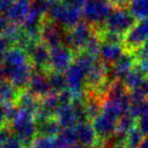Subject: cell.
Masks as SVG:
<instances>
[{"label": "cell", "instance_id": "6da1fadb", "mask_svg": "<svg viewBox=\"0 0 148 148\" xmlns=\"http://www.w3.org/2000/svg\"><path fill=\"white\" fill-rule=\"evenodd\" d=\"M10 125L15 136L22 141L26 148L37 137V121L32 111L19 108L17 115Z\"/></svg>", "mask_w": 148, "mask_h": 148}, {"label": "cell", "instance_id": "7a4b0ae2", "mask_svg": "<svg viewBox=\"0 0 148 148\" xmlns=\"http://www.w3.org/2000/svg\"><path fill=\"white\" fill-rule=\"evenodd\" d=\"M135 19L136 18L133 16L130 10L126 8H116L101 27L94 28L97 30L106 31L124 37V35L136 23Z\"/></svg>", "mask_w": 148, "mask_h": 148}, {"label": "cell", "instance_id": "3957f363", "mask_svg": "<svg viewBox=\"0 0 148 148\" xmlns=\"http://www.w3.org/2000/svg\"><path fill=\"white\" fill-rule=\"evenodd\" d=\"M114 10L108 0H87L82 8V17L88 24L101 27Z\"/></svg>", "mask_w": 148, "mask_h": 148}, {"label": "cell", "instance_id": "277c9868", "mask_svg": "<svg viewBox=\"0 0 148 148\" xmlns=\"http://www.w3.org/2000/svg\"><path fill=\"white\" fill-rule=\"evenodd\" d=\"M94 32L95 29L91 27L90 24L86 21H80L75 27L66 30L64 45L71 49L75 55L84 51L87 42Z\"/></svg>", "mask_w": 148, "mask_h": 148}, {"label": "cell", "instance_id": "5b68a950", "mask_svg": "<svg viewBox=\"0 0 148 148\" xmlns=\"http://www.w3.org/2000/svg\"><path fill=\"white\" fill-rule=\"evenodd\" d=\"M148 39V19L139 20L123 37L125 51L135 53L138 51Z\"/></svg>", "mask_w": 148, "mask_h": 148}, {"label": "cell", "instance_id": "8992f818", "mask_svg": "<svg viewBox=\"0 0 148 148\" xmlns=\"http://www.w3.org/2000/svg\"><path fill=\"white\" fill-rule=\"evenodd\" d=\"M74 53L65 45H58L50 49V71L63 73L69 69L74 62Z\"/></svg>", "mask_w": 148, "mask_h": 148}, {"label": "cell", "instance_id": "52a82bcc", "mask_svg": "<svg viewBox=\"0 0 148 148\" xmlns=\"http://www.w3.org/2000/svg\"><path fill=\"white\" fill-rule=\"evenodd\" d=\"M85 77L86 71L74 62L65 72L67 89L72 93L73 98H82L85 96Z\"/></svg>", "mask_w": 148, "mask_h": 148}, {"label": "cell", "instance_id": "ba28073f", "mask_svg": "<svg viewBox=\"0 0 148 148\" xmlns=\"http://www.w3.org/2000/svg\"><path fill=\"white\" fill-rule=\"evenodd\" d=\"M66 29L62 28L52 20L45 18L41 28V40L50 49L58 45H64Z\"/></svg>", "mask_w": 148, "mask_h": 148}, {"label": "cell", "instance_id": "9c48e42d", "mask_svg": "<svg viewBox=\"0 0 148 148\" xmlns=\"http://www.w3.org/2000/svg\"><path fill=\"white\" fill-rule=\"evenodd\" d=\"M30 62L37 71L50 72V49L42 41L31 45L26 49Z\"/></svg>", "mask_w": 148, "mask_h": 148}, {"label": "cell", "instance_id": "30bf717a", "mask_svg": "<svg viewBox=\"0 0 148 148\" xmlns=\"http://www.w3.org/2000/svg\"><path fill=\"white\" fill-rule=\"evenodd\" d=\"M108 66L101 60H97L89 68L85 77V87L88 91H94L108 80Z\"/></svg>", "mask_w": 148, "mask_h": 148}, {"label": "cell", "instance_id": "8fae6325", "mask_svg": "<svg viewBox=\"0 0 148 148\" xmlns=\"http://www.w3.org/2000/svg\"><path fill=\"white\" fill-rule=\"evenodd\" d=\"M136 66V57L134 53L125 51V53L117 60L115 64H112L109 73L112 78V81L114 80H121L123 79L133 70Z\"/></svg>", "mask_w": 148, "mask_h": 148}, {"label": "cell", "instance_id": "7c38bea8", "mask_svg": "<svg viewBox=\"0 0 148 148\" xmlns=\"http://www.w3.org/2000/svg\"><path fill=\"white\" fill-rule=\"evenodd\" d=\"M28 91L39 99H43L45 96L51 93L52 89L48 78V73L44 71H35L28 82Z\"/></svg>", "mask_w": 148, "mask_h": 148}, {"label": "cell", "instance_id": "4fadbf2b", "mask_svg": "<svg viewBox=\"0 0 148 148\" xmlns=\"http://www.w3.org/2000/svg\"><path fill=\"white\" fill-rule=\"evenodd\" d=\"M116 119L112 118L111 116L101 112L94 120L91 122L93 128L95 130L97 137L99 140L103 141H109L110 137L112 135H115L116 132V126H117Z\"/></svg>", "mask_w": 148, "mask_h": 148}, {"label": "cell", "instance_id": "5bb4252c", "mask_svg": "<svg viewBox=\"0 0 148 148\" xmlns=\"http://www.w3.org/2000/svg\"><path fill=\"white\" fill-rule=\"evenodd\" d=\"M77 135V141L79 145L84 146L86 148H94L99 142L95 130L93 128L92 124L89 121L79 122L75 127Z\"/></svg>", "mask_w": 148, "mask_h": 148}, {"label": "cell", "instance_id": "9a60e30c", "mask_svg": "<svg viewBox=\"0 0 148 148\" xmlns=\"http://www.w3.org/2000/svg\"><path fill=\"white\" fill-rule=\"evenodd\" d=\"M33 0H14L13 4L10 6L6 12V17L12 23L17 25L22 24L32 8Z\"/></svg>", "mask_w": 148, "mask_h": 148}, {"label": "cell", "instance_id": "2e32d148", "mask_svg": "<svg viewBox=\"0 0 148 148\" xmlns=\"http://www.w3.org/2000/svg\"><path fill=\"white\" fill-rule=\"evenodd\" d=\"M125 47L123 43L116 42H105L101 41L99 58L106 64H113L125 53Z\"/></svg>", "mask_w": 148, "mask_h": 148}, {"label": "cell", "instance_id": "e0dca14e", "mask_svg": "<svg viewBox=\"0 0 148 148\" xmlns=\"http://www.w3.org/2000/svg\"><path fill=\"white\" fill-rule=\"evenodd\" d=\"M56 120L59 122L62 129L66 128H75L79 123V120L75 114L74 110L72 109L71 105L60 106L55 113Z\"/></svg>", "mask_w": 148, "mask_h": 148}, {"label": "cell", "instance_id": "ac0fdd59", "mask_svg": "<svg viewBox=\"0 0 148 148\" xmlns=\"http://www.w3.org/2000/svg\"><path fill=\"white\" fill-rule=\"evenodd\" d=\"M137 126V119L133 117L130 113H126L122 115L117 121V126H116V132H115V136L117 139L122 141L124 143L125 138L128 135L132 129H134Z\"/></svg>", "mask_w": 148, "mask_h": 148}, {"label": "cell", "instance_id": "d6986e66", "mask_svg": "<svg viewBox=\"0 0 148 148\" xmlns=\"http://www.w3.org/2000/svg\"><path fill=\"white\" fill-rule=\"evenodd\" d=\"M19 90L9 81H0V104L7 105V104L16 103L18 97H19Z\"/></svg>", "mask_w": 148, "mask_h": 148}, {"label": "cell", "instance_id": "ffe728a7", "mask_svg": "<svg viewBox=\"0 0 148 148\" xmlns=\"http://www.w3.org/2000/svg\"><path fill=\"white\" fill-rule=\"evenodd\" d=\"M62 127L60 126L59 122L55 118H52L50 120L44 121L41 123H37V134L38 136L50 137L55 138L61 132Z\"/></svg>", "mask_w": 148, "mask_h": 148}, {"label": "cell", "instance_id": "44dd1931", "mask_svg": "<svg viewBox=\"0 0 148 148\" xmlns=\"http://www.w3.org/2000/svg\"><path fill=\"white\" fill-rule=\"evenodd\" d=\"M16 103H17L19 108L32 111L35 114L40 107L41 99H39L35 95H33L28 90H24V91H20L19 97H18Z\"/></svg>", "mask_w": 148, "mask_h": 148}, {"label": "cell", "instance_id": "7402d4cb", "mask_svg": "<svg viewBox=\"0 0 148 148\" xmlns=\"http://www.w3.org/2000/svg\"><path fill=\"white\" fill-rule=\"evenodd\" d=\"M78 142L75 128L62 129L57 137H55L56 148H67Z\"/></svg>", "mask_w": 148, "mask_h": 148}, {"label": "cell", "instance_id": "603a6c76", "mask_svg": "<svg viewBox=\"0 0 148 148\" xmlns=\"http://www.w3.org/2000/svg\"><path fill=\"white\" fill-rule=\"evenodd\" d=\"M145 78H146V75L136 66L123 79V82H124L127 90L129 92H132L133 90L136 89L142 83V81Z\"/></svg>", "mask_w": 148, "mask_h": 148}, {"label": "cell", "instance_id": "cb8c5ba5", "mask_svg": "<svg viewBox=\"0 0 148 148\" xmlns=\"http://www.w3.org/2000/svg\"><path fill=\"white\" fill-rule=\"evenodd\" d=\"M48 78L51 85V89L53 92L60 93L67 89V83H66L65 74L58 72H48Z\"/></svg>", "mask_w": 148, "mask_h": 148}, {"label": "cell", "instance_id": "d4e9b609", "mask_svg": "<svg viewBox=\"0 0 148 148\" xmlns=\"http://www.w3.org/2000/svg\"><path fill=\"white\" fill-rule=\"evenodd\" d=\"M131 102H148V76L140 85L130 92Z\"/></svg>", "mask_w": 148, "mask_h": 148}, {"label": "cell", "instance_id": "484cf974", "mask_svg": "<svg viewBox=\"0 0 148 148\" xmlns=\"http://www.w3.org/2000/svg\"><path fill=\"white\" fill-rule=\"evenodd\" d=\"M145 135L141 132V130L138 127H135L134 129L128 133L124 141V144L127 148H138L141 144L142 140L144 139Z\"/></svg>", "mask_w": 148, "mask_h": 148}, {"label": "cell", "instance_id": "4316f807", "mask_svg": "<svg viewBox=\"0 0 148 148\" xmlns=\"http://www.w3.org/2000/svg\"><path fill=\"white\" fill-rule=\"evenodd\" d=\"M26 148H56L55 138L37 136Z\"/></svg>", "mask_w": 148, "mask_h": 148}, {"label": "cell", "instance_id": "83f0119b", "mask_svg": "<svg viewBox=\"0 0 148 148\" xmlns=\"http://www.w3.org/2000/svg\"><path fill=\"white\" fill-rule=\"evenodd\" d=\"M4 106V112H5V118L6 123H11L13 119L16 117L18 111H19V107H18L17 103H12L7 104Z\"/></svg>", "mask_w": 148, "mask_h": 148}, {"label": "cell", "instance_id": "f1b7e54d", "mask_svg": "<svg viewBox=\"0 0 148 148\" xmlns=\"http://www.w3.org/2000/svg\"><path fill=\"white\" fill-rule=\"evenodd\" d=\"M13 136H15V134H14L13 130L11 128V125L9 123H5L0 127V144L9 140Z\"/></svg>", "mask_w": 148, "mask_h": 148}, {"label": "cell", "instance_id": "f546056e", "mask_svg": "<svg viewBox=\"0 0 148 148\" xmlns=\"http://www.w3.org/2000/svg\"><path fill=\"white\" fill-rule=\"evenodd\" d=\"M137 127L144 135H148V106L145 108L140 117L137 119Z\"/></svg>", "mask_w": 148, "mask_h": 148}, {"label": "cell", "instance_id": "4dcf8cb0", "mask_svg": "<svg viewBox=\"0 0 148 148\" xmlns=\"http://www.w3.org/2000/svg\"><path fill=\"white\" fill-rule=\"evenodd\" d=\"M0 148H24V145L16 136H13L9 140L0 144Z\"/></svg>", "mask_w": 148, "mask_h": 148}, {"label": "cell", "instance_id": "1f68e13d", "mask_svg": "<svg viewBox=\"0 0 148 148\" xmlns=\"http://www.w3.org/2000/svg\"><path fill=\"white\" fill-rule=\"evenodd\" d=\"M8 45H9L8 41L6 40L3 36H0V71H1V69H2V66H3L5 53L7 51V49H9Z\"/></svg>", "mask_w": 148, "mask_h": 148}, {"label": "cell", "instance_id": "d6a6232c", "mask_svg": "<svg viewBox=\"0 0 148 148\" xmlns=\"http://www.w3.org/2000/svg\"><path fill=\"white\" fill-rule=\"evenodd\" d=\"M66 5L71 6L74 8H78V9H82L83 6L87 2V0H62Z\"/></svg>", "mask_w": 148, "mask_h": 148}, {"label": "cell", "instance_id": "836d02e7", "mask_svg": "<svg viewBox=\"0 0 148 148\" xmlns=\"http://www.w3.org/2000/svg\"><path fill=\"white\" fill-rule=\"evenodd\" d=\"M14 0H0V12H7Z\"/></svg>", "mask_w": 148, "mask_h": 148}, {"label": "cell", "instance_id": "e575fe53", "mask_svg": "<svg viewBox=\"0 0 148 148\" xmlns=\"http://www.w3.org/2000/svg\"><path fill=\"white\" fill-rule=\"evenodd\" d=\"M108 1L117 8H125L129 4L130 0H108Z\"/></svg>", "mask_w": 148, "mask_h": 148}, {"label": "cell", "instance_id": "d590c367", "mask_svg": "<svg viewBox=\"0 0 148 148\" xmlns=\"http://www.w3.org/2000/svg\"><path fill=\"white\" fill-rule=\"evenodd\" d=\"M5 123H6V118H5V112H4V106L2 104H0V127L5 124Z\"/></svg>", "mask_w": 148, "mask_h": 148}, {"label": "cell", "instance_id": "8d00e7d4", "mask_svg": "<svg viewBox=\"0 0 148 148\" xmlns=\"http://www.w3.org/2000/svg\"><path fill=\"white\" fill-rule=\"evenodd\" d=\"M138 148H148V135H145L144 139L142 140L141 144L139 145Z\"/></svg>", "mask_w": 148, "mask_h": 148}, {"label": "cell", "instance_id": "74e56055", "mask_svg": "<svg viewBox=\"0 0 148 148\" xmlns=\"http://www.w3.org/2000/svg\"><path fill=\"white\" fill-rule=\"evenodd\" d=\"M111 148H127L125 146V144L123 142H119V143H116V144L112 145Z\"/></svg>", "mask_w": 148, "mask_h": 148}, {"label": "cell", "instance_id": "f35d334b", "mask_svg": "<svg viewBox=\"0 0 148 148\" xmlns=\"http://www.w3.org/2000/svg\"><path fill=\"white\" fill-rule=\"evenodd\" d=\"M67 148H81V145H79V144H74V145H71V146H69V147H67Z\"/></svg>", "mask_w": 148, "mask_h": 148}, {"label": "cell", "instance_id": "ab89813d", "mask_svg": "<svg viewBox=\"0 0 148 148\" xmlns=\"http://www.w3.org/2000/svg\"><path fill=\"white\" fill-rule=\"evenodd\" d=\"M94 148H95V147H94Z\"/></svg>", "mask_w": 148, "mask_h": 148}]
</instances>
